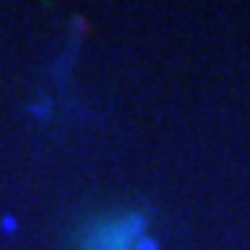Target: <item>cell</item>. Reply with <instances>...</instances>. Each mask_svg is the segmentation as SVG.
Instances as JSON below:
<instances>
[{
    "label": "cell",
    "mask_w": 250,
    "mask_h": 250,
    "mask_svg": "<svg viewBox=\"0 0 250 250\" xmlns=\"http://www.w3.org/2000/svg\"><path fill=\"white\" fill-rule=\"evenodd\" d=\"M147 214L125 211L120 217H103L89 225V231L81 236L78 250H134V245L147 233Z\"/></svg>",
    "instance_id": "6da1fadb"
},
{
    "label": "cell",
    "mask_w": 250,
    "mask_h": 250,
    "mask_svg": "<svg viewBox=\"0 0 250 250\" xmlns=\"http://www.w3.org/2000/svg\"><path fill=\"white\" fill-rule=\"evenodd\" d=\"M28 114L34 117L36 123H47L53 117V100L50 98H39L34 103H28Z\"/></svg>",
    "instance_id": "7a4b0ae2"
},
{
    "label": "cell",
    "mask_w": 250,
    "mask_h": 250,
    "mask_svg": "<svg viewBox=\"0 0 250 250\" xmlns=\"http://www.w3.org/2000/svg\"><path fill=\"white\" fill-rule=\"evenodd\" d=\"M0 231L6 233V236H17L20 220H17L14 214H3V217H0Z\"/></svg>",
    "instance_id": "3957f363"
},
{
    "label": "cell",
    "mask_w": 250,
    "mask_h": 250,
    "mask_svg": "<svg viewBox=\"0 0 250 250\" xmlns=\"http://www.w3.org/2000/svg\"><path fill=\"white\" fill-rule=\"evenodd\" d=\"M134 250H161V242L153 236V233H145L142 239L134 245Z\"/></svg>",
    "instance_id": "277c9868"
}]
</instances>
